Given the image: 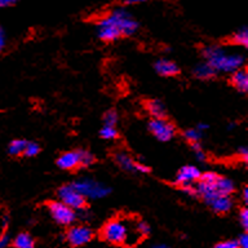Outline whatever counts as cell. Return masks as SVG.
<instances>
[{"label":"cell","mask_w":248,"mask_h":248,"mask_svg":"<svg viewBox=\"0 0 248 248\" xmlns=\"http://www.w3.org/2000/svg\"><path fill=\"white\" fill-rule=\"evenodd\" d=\"M142 238L136 226L135 220H125V218H114L110 220L102 228V239L110 244H127L135 246Z\"/></svg>","instance_id":"cell-1"},{"label":"cell","mask_w":248,"mask_h":248,"mask_svg":"<svg viewBox=\"0 0 248 248\" xmlns=\"http://www.w3.org/2000/svg\"><path fill=\"white\" fill-rule=\"evenodd\" d=\"M195 187V195H199L208 204L209 201L218 195H232L235 189L234 182L228 177L218 176L215 172L202 173Z\"/></svg>","instance_id":"cell-2"},{"label":"cell","mask_w":248,"mask_h":248,"mask_svg":"<svg viewBox=\"0 0 248 248\" xmlns=\"http://www.w3.org/2000/svg\"><path fill=\"white\" fill-rule=\"evenodd\" d=\"M203 57L218 73H232L243 67L244 57L239 53H226L224 48L208 46L203 49Z\"/></svg>","instance_id":"cell-3"},{"label":"cell","mask_w":248,"mask_h":248,"mask_svg":"<svg viewBox=\"0 0 248 248\" xmlns=\"http://www.w3.org/2000/svg\"><path fill=\"white\" fill-rule=\"evenodd\" d=\"M105 18L108 19L110 23H112L120 31V34L124 35V36L135 35L140 27L139 22L132 17L131 13L125 8L112 9Z\"/></svg>","instance_id":"cell-4"},{"label":"cell","mask_w":248,"mask_h":248,"mask_svg":"<svg viewBox=\"0 0 248 248\" xmlns=\"http://www.w3.org/2000/svg\"><path fill=\"white\" fill-rule=\"evenodd\" d=\"M71 185L79 191V193L85 198V199H102L106 198L108 194L111 193V189L108 185H105L102 182H98L93 178H80L73 182Z\"/></svg>","instance_id":"cell-5"},{"label":"cell","mask_w":248,"mask_h":248,"mask_svg":"<svg viewBox=\"0 0 248 248\" xmlns=\"http://www.w3.org/2000/svg\"><path fill=\"white\" fill-rule=\"evenodd\" d=\"M48 211H49L52 218L57 224L63 225V226H69L77 220V211L70 208L69 205H66L61 201L49 203L48 204Z\"/></svg>","instance_id":"cell-6"},{"label":"cell","mask_w":248,"mask_h":248,"mask_svg":"<svg viewBox=\"0 0 248 248\" xmlns=\"http://www.w3.org/2000/svg\"><path fill=\"white\" fill-rule=\"evenodd\" d=\"M58 198L62 203H65L66 205H69L70 208L75 209V211L84 208L87 205V199L71 184L58 189Z\"/></svg>","instance_id":"cell-7"},{"label":"cell","mask_w":248,"mask_h":248,"mask_svg":"<svg viewBox=\"0 0 248 248\" xmlns=\"http://www.w3.org/2000/svg\"><path fill=\"white\" fill-rule=\"evenodd\" d=\"M149 129L155 139L162 142H167V141L172 140L176 133V128L173 127V124L170 123L164 118H154L153 120H150Z\"/></svg>","instance_id":"cell-8"},{"label":"cell","mask_w":248,"mask_h":248,"mask_svg":"<svg viewBox=\"0 0 248 248\" xmlns=\"http://www.w3.org/2000/svg\"><path fill=\"white\" fill-rule=\"evenodd\" d=\"M66 239L71 246L74 247H80L85 246L93 239V232L92 229L85 226V225H77L73 226L67 230L66 234Z\"/></svg>","instance_id":"cell-9"},{"label":"cell","mask_w":248,"mask_h":248,"mask_svg":"<svg viewBox=\"0 0 248 248\" xmlns=\"http://www.w3.org/2000/svg\"><path fill=\"white\" fill-rule=\"evenodd\" d=\"M97 36L102 40V42H114L116 39L122 36L120 31L116 29L112 23H110L108 19L101 18L98 25H97Z\"/></svg>","instance_id":"cell-10"},{"label":"cell","mask_w":248,"mask_h":248,"mask_svg":"<svg viewBox=\"0 0 248 248\" xmlns=\"http://www.w3.org/2000/svg\"><path fill=\"white\" fill-rule=\"evenodd\" d=\"M201 170H198L197 167L185 166L182 167L181 170L177 172L176 178H174V182L180 186L189 185V184H193V182L198 181L199 177H201Z\"/></svg>","instance_id":"cell-11"},{"label":"cell","mask_w":248,"mask_h":248,"mask_svg":"<svg viewBox=\"0 0 248 248\" xmlns=\"http://www.w3.org/2000/svg\"><path fill=\"white\" fill-rule=\"evenodd\" d=\"M57 166L61 170H73L78 167H80V159H79V150L77 151H67L60 155L57 159Z\"/></svg>","instance_id":"cell-12"},{"label":"cell","mask_w":248,"mask_h":248,"mask_svg":"<svg viewBox=\"0 0 248 248\" xmlns=\"http://www.w3.org/2000/svg\"><path fill=\"white\" fill-rule=\"evenodd\" d=\"M154 69L160 77H174L180 73V67L173 61L166 60V58H162L155 62Z\"/></svg>","instance_id":"cell-13"},{"label":"cell","mask_w":248,"mask_h":248,"mask_svg":"<svg viewBox=\"0 0 248 248\" xmlns=\"http://www.w3.org/2000/svg\"><path fill=\"white\" fill-rule=\"evenodd\" d=\"M208 204L216 213H228L234 207V201L230 195H218L209 201Z\"/></svg>","instance_id":"cell-14"},{"label":"cell","mask_w":248,"mask_h":248,"mask_svg":"<svg viewBox=\"0 0 248 248\" xmlns=\"http://www.w3.org/2000/svg\"><path fill=\"white\" fill-rule=\"evenodd\" d=\"M232 84L234 88L238 89L239 92L246 93L248 91V73L247 70L240 67V69L232 71Z\"/></svg>","instance_id":"cell-15"},{"label":"cell","mask_w":248,"mask_h":248,"mask_svg":"<svg viewBox=\"0 0 248 248\" xmlns=\"http://www.w3.org/2000/svg\"><path fill=\"white\" fill-rule=\"evenodd\" d=\"M216 70L213 69L212 66L209 65L208 62H202V63H198L195 67L193 69V74L198 79H202V80H207V79H211L216 75Z\"/></svg>","instance_id":"cell-16"},{"label":"cell","mask_w":248,"mask_h":248,"mask_svg":"<svg viewBox=\"0 0 248 248\" xmlns=\"http://www.w3.org/2000/svg\"><path fill=\"white\" fill-rule=\"evenodd\" d=\"M115 162L123 170H127V172H136V162L127 154V153H123V151L116 153Z\"/></svg>","instance_id":"cell-17"},{"label":"cell","mask_w":248,"mask_h":248,"mask_svg":"<svg viewBox=\"0 0 248 248\" xmlns=\"http://www.w3.org/2000/svg\"><path fill=\"white\" fill-rule=\"evenodd\" d=\"M147 110L153 118H164L167 114L166 106L160 100H151L147 102Z\"/></svg>","instance_id":"cell-18"},{"label":"cell","mask_w":248,"mask_h":248,"mask_svg":"<svg viewBox=\"0 0 248 248\" xmlns=\"http://www.w3.org/2000/svg\"><path fill=\"white\" fill-rule=\"evenodd\" d=\"M13 246L17 248H32L35 246V240L29 232H19L13 240Z\"/></svg>","instance_id":"cell-19"},{"label":"cell","mask_w":248,"mask_h":248,"mask_svg":"<svg viewBox=\"0 0 248 248\" xmlns=\"http://www.w3.org/2000/svg\"><path fill=\"white\" fill-rule=\"evenodd\" d=\"M232 42L238 46H248V29L246 26L240 27L239 30L235 31V34L232 35Z\"/></svg>","instance_id":"cell-20"},{"label":"cell","mask_w":248,"mask_h":248,"mask_svg":"<svg viewBox=\"0 0 248 248\" xmlns=\"http://www.w3.org/2000/svg\"><path fill=\"white\" fill-rule=\"evenodd\" d=\"M25 140H13L9 145H8V153L13 156H18V155L23 154L25 146H26Z\"/></svg>","instance_id":"cell-21"},{"label":"cell","mask_w":248,"mask_h":248,"mask_svg":"<svg viewBox=\"0 0 248 248\" xmlns=\"http://www.w3.org/2000/svg\"><path fill=\"white\" fill-rule=\"evenodd\" d=\"M100 136L104 140H115L118 137V131H116L115 125H106L101 128Z\"/></svg>","instance_id":"cell-22"},{"label":"cell","mask_w":248,"mask_h":248,"mask_svg":"<svg viewBox=\"0 0 248 248\" xmlns=\"http://www.w3.org/2000/svg\"><path fill=\"white\" fill-rule=\"evenodd\" d=\"M79 159H80V167H89L94 163V155L88 150H79Z\"/></svg>","instance_id":"cell-23"},{"label":"cell","mask_w":248,"mask_h":248,"mask_svg":"<svg viewBox=\"0 0 248 248\" xmlns=\"http://www.w3.org/2000/svg\"><path fill=\"white\" fill-rule=\"evenodd\" d=\"M202 133L201 131H198L197 128H190V129H186L185 132H184V137H185L189 142H199L202 139Z\"/></svg>","instance_id":"cell-24"},{"label":"cell","mask_w":248,"mask_h":248,"mask_svg":"<svg viewBox=\"0 0 248 248\" xmlns=\"http://www.w3.org/2000/svg\"><path fill=\"white\" fill-rule=\"evenodd\" d=\"M39 151H40V146H39V143L26 142V146H25V150H23V155H25V156H27V158H31V156L38 155Z\"/></svg>","instance_id":"cell-25"},{"label":"cell","mask_w":248,"mask_h":248,"mask_svg":"<svg viewBox=\"0 0 248 248\" xmlns=\"http://www.w3.org/2000/svg\"><path fill=\"white\" fill-rule=\"evenodd\" d=\"M118 112L115 110H108V111L105 112L104 115V123L106 125H115L118 123Z\"/></svg>","instance_id":"cell-26"},{"label":"cell","mask_w":248,"mask_h":248,"mask_svg":"<svg viewBox=\"0 0 248 248\" xmlns=\"http://www.w3.org/2000/svg\"><path fill=\"white\" fill-rule=\"evenodd\" d=\"M191 147H193V151L194 154H195V158H197L198 162H205V160H207V155H205L204 150L202 149L201 143L193 142Z\"/></svg>","instance_id":"cell-27"},{"label":"cell","mask_w":248,"mask_h":248,"mask_svg":"<svg viewBox=\"0 0 248 248\" xmlns=\"http://www.w3.org/2000/svg\"><path fill=\"white\" fill-rule=\"evenodd\" d=\"M136 226H137V230L143 236H147L150 234V226L145 222V221H136Z\"/></svg>","instance_id":"cell-28"},{"label":"cell","mask_w":248,"mask_h":248,"mask_svg":"<svg viewBox=\"0 0 248 248\" xmlns=\"http://www.w3.org/2000/svg\"><path fill=\"white\" fill-rule=\"evenodd\" d=\"M239 221H240V225L243 226V229H246V230H247L248 229V211L246 207L240 209Z\"/></svg>","instance_id":"cell-29"},{"label":"cell","mask_w":248,"mask_h":248,"mask_svg":"<svg viewBox=\"0 0 248 248\" xmlns=\"http://www.w3.org/2000/svg\"><path fill=\"white\" fill-rule=\"evenodd\" d=\"M238 242L236 240H224L216 244V248H238Z\"/></svg>","instance_id":"cell-30"},{"label":"cell","mask_w":248,"mask_h":248,"mask_svg":"<svg viewBox=\"0 0 248 248\" xmlns=\"http://www.w3.org/2000/svg\"><path fill=\"white\" fill-rule=\"evenodd\" d=\"M5 44H7V36H5V31H4L3 27H0V53L3 52L4 48H5Z\"/></svg>","instance_id":"cell-31"},{"label":"cell","mask_w":248,"mask_h":248,"mask_svg":"<svg viewBox=\"0 0 248 248\" xmlns=\"http://www.w3.org/2000/svg\"><path fill=\"white\" fill-rule=\"evenodd\" d=\"M182 191L185 194H187L189 197H193L195 195V187L193 186V184H189V185H182L181 186Z\"/></svg>","instance_id":"cell-32"},{"label":"cell","mask_w":248,"mask_h":248,"mask_svg":"<svg viewBox=\"0 0 248 248\" xmlns=\"http://www.w3.org/2000/svg\"><path fill=\"white\" fill-rule=\"evenodd\" d=\"M236 242H238V246H239V247L247 248L248 247V235L246 234V232H244V234H242V235L238 238V240H236Z\"/></svg>","instance_id":"cell-33"},{"label":"cell","mask_w":248,"mask_h":248,"mask_svg":"<svg viewBox=\"0 0 248 248\" xmlns=\"http://www.w3.org/2000/svg\"><path fill=\"white\" fill-rule=\"evenodd\" d=\"M136 172H139V173H149L150 172V168L142 163H137L136 162Z\"/></svg>","instance_id":"cell-34"},{"label":"cell","mask_w":248,"mask_h":248,"mask_svg":"<svg viewBox=\"0 0 248 248\" xmlns=\"http://www.w3.org/2000/svg\"><path fill=\"white\" fill-rule=\"evenodd\" d=\"M11 243V239H9V236L7 234H1L0 235V248H4V247H8Z\"/></svg>","instance_id":"cell-35"},{"label":"cell","mask_w":248,"mask_h":248,"mask_svg":"<svg viewBox=\"0 0 248 248\" xmlns=\"http://www.w3.org/2000/svg\"><path fill=\"white\" fill-rule=\"evenodd\" d=\"M18 0H0V8H7L15 5Z\"/></svg>","instance_id":"cell-36"},{"label":"cell","mask_w":248,"mask_h":248,"mask_svg":"<svg viewBox=\"0 0 248 248\" xmlns=\"http://www.w3.org/2000/svg\"><path fill=\"white\" fill-rule=\"evenodd\" d=\"M238 153H239V155L244 159V160H247V156H248V149H247V147L242 146L239 150H238Z\"/></svg>","instance_id":"cell-37"},{"label":"cell","mask_w":248,"mask_h":248,"mask_svg":"<svg viewBox=\"0 0 248 248\" xmlns=\"http://www.w3.org/2000/svg\"><path fill=\"white\" fill-rule=\"evenodd\" d=\"M147 1H151V0H124V3L129 4V5H133V4L147 3Z\"/></svg>","instance_id":"cell-38"},{"label":"cell","mask_w":248,"mask_h":248,"mask_svg":"<svg viewBox=\"0 0 248 248\" xmlns=\"http://www.w3.org/2000/svg\"><path fill=\"white\" fill-rule=\"evenodd\" d=\"M197 129H198V131H201L202 133H203V132L207 131V129H208V124H205V123H199V124H197Z\"/></svg>","instance_id":"cell-39"},{"label":"cell","mask_w":248,"mask_h":248,"mask_svg":"<svg viewBox=\"0 0 248 248\" xmlns=\"http://www.w3.org/2000/svg\"><path fill=\"white\" fill-rule=\"evenodd\" d=\"M242 198H243L244 203H247V202H248V187H247V186H244V187H243V193H242Z\"/></svg>","instance_id":"cell-40"},{"label":"cell","mask_w":248,"mask_h":248,"mask_svg":"<svg viewBox=\"0 0 248 248\" xmlns=\"http://www.w3.org/2000/svg\"><path fill=\"white\" fill-rule=\"evenodd\" d=\"M151 247L153 248H167L168 246H167L166 243H155V244H153Z\"/></svg>","instance_id":"cell-41"},{"label":"cell","mask_w":248,"mask_h":248,"mask_svg":"<svg viewBox=\"0 0 248 248\" xmlns=\"http://www.w3.org/2000/svg\"><path fill=\"white\" fill-rule=\"evenodd\" d=\"M236 124L235 123H230L228 125V131H232V129H235Z\"/></svg>","instance_id":"cell-42"}]
</instances>
